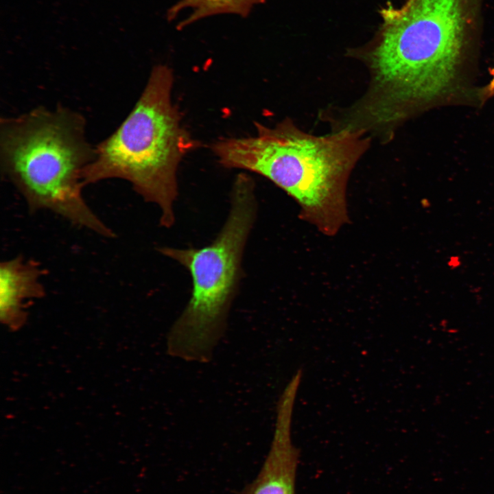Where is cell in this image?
I'll return each mask as SVG.
<instances>
[{
  "label": "cell",
  "mask_w": 494,
  "mask_h": 494,
  "mask_svg": "<svg viewBox=\"0 0 494 494\" xmlns=\"http://www.w3.org/2000/svg\"><path fill=\"white\" fill-rule=\"evenodd\" d=\"M257 128L253 137L216 142L220 163L267 178L296 201L303 218L325 234L336 233L348 220L349 177L372 138L347 129L314 135L288 118Z\"/></svg>",
  "instance_id": "2"
},
{
  "label": "cell",
  "mask_w": 494,
  "mask_h": 494,
  "mask_svg": "<svg viewBox=\"0 0 494 494\" xmlns=\"http://www.w3.org/2000/svg\"><path fill=\"white\" fill-rule=\"evenodd\" d=\"M293 404L278 403L277 420L270 450L257 477L241 494H296L298 450L291 437Z\"/></svg>",
  "instance_id": "6"
},
{
  "label": "cell",
  "mask_w": 494,
  "mask_h": 494,
  "mask_svg": "<svg viewBox=\"0 0 494 494\" xmlns=\"http://www.w3.org/2000/svg\"><path fill=\"white\" fill-rule=\"evenodd\" d=\"M45 270L38 261L22 255L0 263V318L16 325L25 319L27 305L46 293Z\"/></svg>",
  "instance_id": "7"
},
{
  "label": "cell",
  "mask_w": 494,
  "mask_h": 494,
  "mask_svg": "<svg viewBox=\"0 0 494 494\" xmlns=\"http://www.w3.org/2000/svg\"><path fill=\"white\" fill-rule=\"evenodd\" d=\"M265 0H178L167 10V18L174 20L185 10L188 15L177 25L182 29L207 17L231 14L246 17L252 9Z\"/></svg>",
  "instance_id": "8"
},
{
  "label": "cell",
  "mask_w": 494,
  "mask_h": 494,
  "mask_svg": "<svg viewBox=\"0 0 494 494\" xmlns=\"http://www.w3.org/2000/svg\"><path fill=\"white\" fill-rule=\"evenodd\" d=\"M467 0H408L379 10L381 23L348 55L368 68L366 91L350 106L369 131L394 133L410 109L443 95L455 78L468 23Z\"/></svg>",
  "instance_id": "1"
},
{
  "label": "cell",
  "mask_w": 494,
  "mask_h": 494,
  "mask_svg": "<svg viewBox=\"0 0 494 494\" xmlns=\"http://www.w3.org/2000/svg\"><path fill=\"white\" fill-rule=\"evenodd\" d=\"M173 80L167 66L153 67L134 107L95 145L94 158L82 174L84 187L110 179L127 181L143 200L159 208L165 227L175 220L178 164L193 146L172 101Z\"/></svg>",
  "instance_id": "4"
},
{
  "label": "cell",
  "mask_w": 494,
  "mask_h": 494,
  "mask_svg": "<svg viewBox=\"0 0 494 494\" xmlns=\"http://www.w3.org/2000/svg\"><path fill=\"white\" fill-rule=\"evenodd\" d=\"M256 213L252 182L241 176L232 191L228 217L211 244L200 248H159L161 254L187 268L192 279L191 298L167 334L169 355L200 363L212 360L226 331Z\"/></svg>",
  "instance_id": "5"
},
{
  "label": "cell",
  "mask_w": 494,
  "mask_h": 494,
  "mask_svg": "<svg viewBox=\"0 0 494 494\" xmlns=\"http://www.w3.org/2000/svg\"><path fill=\"white\" fill-rule=\"evenodd\" d=\"M86 126L82 113L62 105L40 106L1 118V173L30 213L48 211L111 239L116 236L114 231L83 195L82 174L95 154Z\"/></svg>",
  "instance_id": "3"
},
{
  "label": "cell",
  "mask_w": 494,
  "mask_h": 494,
  "mask_svg": "<svg viewBox=\"0 0 494 494\" xmlns=\"http://www.w3.org/2000/svg\"><path fill=\"white\" fill-rule=\"evenodd\" d=\"M492 78L490 82L482 89L480 94L482 99H486L494 95V68L490 70Z\"/></svg>",
  "instance_id": "9"
}]
</instances>
